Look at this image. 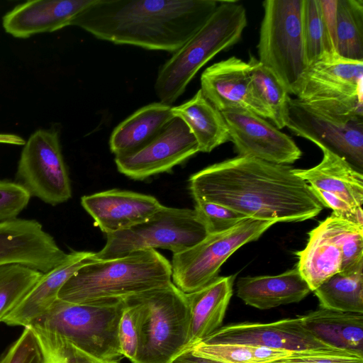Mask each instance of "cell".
Returning <instances> with one entry per match:
<instances>
[{
  "label": "cell",
  "mask_w": 363,
  "mask_h": 363,
  "mask_svg": "<svg viewBox=\"0 0 363 363\" xmlns=\"http://www.w3.org/2000/svg\"><path fill=\"white\" fill-rule=\"evenodd\" d=\"M272 363H363V357L344 350L298 351Z\"/></svg>",
  "instance_id": "38"
},
{
  "label": "cell",
  "mask_w": 363,
  "mask_h": 363,
  "mask_svg": "<svg viewBox=\"0 0 363 363\" xmlns=\"http://www.w3.org/2000/svg\"><path fill=\"white\" fill-rule=\"evenodd\" d=\"M319 307L363 313V268L350 272H338L315 291Z\"/></svg>",
  "instance_id": "28"
},
{
  "label": "cell",
  "mask_w": 363,
  "mask_h": 363,
  "mask_svg": "<svg viewBox=\"0 0 363 363\" xmlns=\"http://www.w3.org/2000/svg\"><path fill=\"white\" fill-rule=\"evenodd\" d=\"M254 87L271 114L270 121L278 129L286 126L291 97L285 86L258 59L247 62Z\"/></svg>",
  "instance_id": "30"
},
{
  "label": "cell",
  "mask_w": 363,
  "mask_h": 363,
  "mask_svg": "<svg viewBox=\"0 0 363 363\" xmlns=\"http://www.w3.org/2000/svg\"><path fill=\"white\" fill-rule=\"evenodd\" d=\"M221 113L238 156L282 165L301 158L302 152L295 142L267 119L238 108Z\"/></svg>",
  "instance_id": "14"
},
{
  "label": "cell",
  "mask_w": 363,
  "mask_h": 363,
  "mask_svg": "<svg viewBox=\"0 0 363 363\" xmlns=\"http://www.w3.org/2000/svg\"><path fill=\"white\" fill-rule=\"evenodd\" d=\"M189 350L195 355L219 363H255L249 345L199 342Z\"/></svg>",
  "instance_id": "35"
},
{
  "label": "cell",
  "mask_w": 363,
  "mask_h": 363,
  "mask_svg": "<svg viewBox=\"0 0 363 363\" xmlns=\"http://www.w3.org/2000/svg\"><path fill=\"white\" fill-rule=\"evenodd\" d=\"M337 54L363 62V1L337 0Z\"/></svg>",
  "instance_id": "29"
},
{
  "label": "cell",
  "mask_w": 363,
  "mask_h": 363,
  "mask_svg": "<svg viewBox=\"0 0 363 363\" xmlns=\"http://www.w3.org/2000/svg\"><path fill=\"white\" fill-rule=\"evenodd\" d=\"M81 204L106 235L146 221L162 206L154 196L120 189L84 196Z\"/></svg>",
  "instance_id": "18"
},
{
  "label": "cell",
  "mask_w": 363,
  "mask_h": 363,
  "mask_svg": "<svg viewBox=\"0 0 363 363\" xmlns=\"http://www.w3.org/2000/svg\"><path fill=\"white\" fill-rule=\"evenodd\" d=\"M30 327L41 345L47 363H120L97 358L56 333Z\"/></svg>",
  "instance_id": "33"
},
{
  "label": "cell",
  "mask_w": 363,
  "mask_h": 363,
  "mask_svg": "<svg viewBox=\"0 0 363 363\" xmlns=\"http://www.w3.org/2000/svg\"><path fill=\"white\" fill-rule=\"evenodd\" d=\"M303 0H266L257 45L259 61L285 86L289 94L307 67L302 12Z\"/></svg>",
  "instance_id": "7"
},
{
  "label": "cell",
  "mask_w": 363,
  "mask_h": 363,
  "mask_svg": "<svg viewBox=\"0 0 363 363\" xmlns=\"http://www.w3.org/2000/svg\"><path fill=\"white\" fill-rule=\"evenodd\" d=\"M218 4L216 0H94L70 26L115 44L174 53Z\"/></svg>",
  "instance_id": "2"
},
{
  "label": "cell",
  "mask_w": 363,
  "mask_h": 363,
  "mask_svg": "<svg viewBox=\"0 0 363 363\" xmlns=\"http://www.w3.org/2000/svg\"><path fill=\"white\" fill-rule=\"evenodd\" d=\"M207 235L194 209L162 206L146 221L107 234L106 245L95 255L99 260H108L156 248L177 254L197 244Z\"/></svg>",
  "instance_id": "9"
},
{
  "label": "cell",
  "mask_w": 363,
  "mask_h": 363,
  "mask_svg": "<svg viewBox=\"0 0 363 363\" xmlns=\"http://www.w3.org/2000/svg\"><path fill=\"white\" fill-rule=\"evenodd\" d=\"M200 89L220 112L238 108L271 119L254 87L248 63L235 56L207 67L201 76Z\"/></svg>",
  "instance_id": "17"
},
{
  "label": "cell",
  "mask_w": 363,
  "mask_h": 363,
  "mask_svg": "<svg viewBox=\"0 0 363 363\" xmlns=\"http://www.w3.org/2000/svg\"><path fill=\"white\" fill-rule=\"evenodd\" d=\"M311 190L324 207L333 210L332 214L350 222L363 225L362 208L354 207L338 196L325 191L312 188Z\"/></svg>",
  "instance_id": "40"
},
{
  "label": "cell",
  "mask_w": 363,
  "mask_h": 363,
  "mask_svg": "<svg viewBox=\"0 0 363 363\" xmlns=\"http://www.w3.org/2000/svg\"><path fill=\"white\" fill-rule=\"evenodd\" d=\"M118 340L123 357L132 362L138 350L136 318L133 308L125 302L118 326Z\"/></svg>",
  "instance_id": "39"
},
{
  "label": "cell",
  "mask_w": 363,
  "mask_h": 363,
  "mask_svg": "<svg viewBox=\"0 0 363 363\" xmlns=\"http://www.w3.org/2000/svg\"><path fill=\"white\" fill-rule=\"evenodd\" d=\"M123 308V299L75 303L57 298L30 326L56 333L97 358L121 361L118 326Z\"/></svg>",
  "instance_id": "6"
},
{
  "label": "cell",
  "mask_w": 363,
  "mask_h": 363,
  "mask_svg": "<svg viewBox=\"0 0 363 363\" xmlns=\"http://www.w3.org/2000/svg\"><path fill=\"white\" fill-rule=\"evenodd\" d=\"M275 223L246 218L228 230L208 235L194 246L173 254L172 283L184 294L200 289L218 277L220 267L231 255L246 243L257 240Z\"/></svg>",
  "instance_id": "10"
},
{
  "label": "cell",
  "mask_w": 363,
  "mask_h": 363,
  "mask_svg": "<svg viewBox=\"0 0 363 363\" xmlns=\"http://www.w3.org/2000/svg\"><path fill=\"white\" fill-rule=\"evenodd\" d=\"M292 169L237 156L192 174L189 187L194 200L224 206L249 218L276 223L313 218L324 206Z\"/></svg>",
  "instance_id": "1"
},
{
  "label": "cell",
  "mask_w": 363,
  "mask_h": 363,
  "mask_svg": "<svg viewBox=\"0 0 363 363\" xmlns=\"http://www.w3.org/2000/svg\"><path fill=\"white\" fill-rule=\"evenodd\" d=\"M0 363H47L41 345L30 326L24 328L20 337L0 358Z\"/></svg>",
  "instance_id": "36"
},
{
  "label": "cell",
  "mask_w": 363,
  "mask_h": 363,
  "mask_svg": "<svg viewBox=\"0 0 363 363\" xmlns=\"http://www.w3.org/2000/svg\"><path fill=\"white\" fill-rule=\"evenodd\" d=\"M172 113L186 123L198 143L199 152H210L230 141L222 113L205 97L201 89L191 99L172 106Z\"/></svg>",
  "instance_id": "27"
},
{
  "label": "cell",
  "mask_w": 363,
  "mask_h": 363,
  "mask_svg": "<svg viewBox=\"0 0 363 363\" xmlns=\"http://www.w3.org/2000/svg\"><path fill=\"white\" fill-rule=\"evenodd\" d=\"M43 274L19 264L0 266V322L36 285Z\"/></svg>",
  "instance_id": "31"
},
{
  "label": "cell",
  "mask_w": 363,
  "mask_h": 363,
  "mask_svg": "<svg viewBox=\"0 0 363 363\" xmlns=\"http://www.w3.org/2000/svg\"><path fill=\"white\" fill-rule=\"evenodd\" d=\"M323 25L325 31L328 55L337 54V0H320Z\"/></svg>",
  "instance_id": "41"
},
{
  "label": "cell",
  "mask_w": 363,
  "mask_h": 363,
  "mask_svg": "<svg viewBox=\"0 0 363 363\" xmlns=\"http://www.w3.org/2000/svg\"><path fill=\"white\" fill-rule=\"evenodd\" d=\"M31 196L21 184L0 180V223L17 218L27 206Z\"/></svg>",
  "instance_id": "37"
},
{
  "label": "cell",
  "mask_w": 363,
  "mask_h": 363,
  "mask_svg": "<svg viewBox=\"0 0 363 363\" xmlns=\"http://www.w3.org/2000/svg\"><path fill=\"white\" fill-rule=\"evenodd\" d=\"M99 261L95 252L72 251L67 259L44 273L36 285L1 322L11 326H30L58 298L60 290L83 266Z\"/></svg>",
  "instance_id": "21"
},
{
  "label": "cell",
  "mask_w": 363,
  "mask_h": 363,
  "mask_svg": "<svg viewBox=\"0 0 363 363\" xmlns=\"http://www.w3.org/2000/svg\"><path fill=\"white\" fill-rule=\"evenodd\" d=\"M123 301L136 318L138 350L131 363H171L187 350L190 310L186 294L172 281Z\"/></svg>",
  "instance_id": "4"
},
{
  "label": "cell",
  "mask_w": 363,
  "mask_h": 363,
  "mask_svg": "<svg viewBox=\"0 0 363 363\" xmlns=\"http://www.w3.org/2000/svg\"><path fill=\"white\" fill-rule=\"evenodd\" d=\"M68 255L35 220L17 218L0 223V266L19 264L46 273Z\"/></svg>",
  "instance_id": "16"
},
{
  "label": "cell",
  "mask_w": 363,
  "mask_h": 363,
  "mask_svg": "<svg viewBox=\"0 0 363 363\" xmlns=\"http://www.w3.org/2000/svg\"><path fill=\"white\" fill-rule=\"evenodd\" d=\"M202 341L260 346L293 352L341 350L316 338L303 326L298 316L271 323L229 324L220 327Z\"/></svg>",
  "instance_id": "15"
},
{
  "label": "cell",
  "mask_w": 363,
  "mask_h": 363,
  "mask_svg": "<svg viewBox=\"0 0 363 363\" xmlns=\"http://www.w3.org/2000/svg\"><path fill=\"white\" fill-rule=\"evenodd\" d=\"M311 291L297 268L274 276L240 277L236 283L238 297L260 310L298 303Z\"/></svg>",
  "instance_id": "22"
},
{
  "label": "cell",
  "mask_w": 363,
  "mask_h": 363,
  "mask_svg": "<svg viewBox=\"0 0 363 363\" xmlns=\"http://www.w3.org/2000/svg\"><path fill=\"white\" fill-rule=\"evenodd\" d=\"M194 201V210L203 224L208 235L224 232L249 218L220 204L200 199Z\"/></svg>",
  "instance_id": "34"
},
{
  "label": "cell",
  "mask_w": 363,
  "mask_h": 363,
  "mask_svg": "<svg viewBox=\"0 0 363 363\" xmlns=\"http://www.w3.org/2000/svg\"><path fill=\"white\" fill-rule=\"evenodd\" d=\"M286 127L296 135L342 157L362 173L363 118L330 115L291 98Z\"/></svg>",
  "instance_id": "12"
},
{
  "label": "cell",
  "mask_w": 363,
  "mask_h": 363,
  "mask_svg": "<svg viewBox=\"0 0 363 363\" xmlns=\"http://www.w3.org/2000/svg\"><path fill=\"white\" fill-rule=\"evenodd\" d=\"M293 94L320 112L363 118V62L325 56L306 67Z\"/></svg>",
  "instance_id": "8"
},
{
  "label": "cell",
  "mask_w": 363,
  "mask_h": 363,
  "mask_svg": "<svg viewBox=\"0 0 363 363\" xmlns=\"http://www.w3.org/2000/svg\"><path fill=\"white\" fill-rule=\"evenodd\" d=\"M250 347L255 363H272L291 357L298 352L260 346H250Z\"/></svg>",
  "instance_id": "42"
},
{
  "label": "cell",
  "mask_w": 363,
  "mask_h": 363,
  "mask_svg": "<svg viewBox=\"0 0 363 363\" xmlns=\"http://www.w3.org/2000/svg\"><path fill=\"white\" fill-rule=\"evenodd\" d=\"M323 158L309 169H294L293 172L312 189L325 191L342 199L351 206L362 208L363 175L345 159L319 147Z\"/></svg>",
  "instance_id": "24"
},
{
  "label": "cell",
  "mask_w": 363,
  "mask_h": 363,
  "mask_svg": "<svg viewBox=\"0 0 363 363\" xmlns=\"http://www.w3.org/2000/svg\"><path fill=\"white\" fill-rule=\"evenodd\" d=\"M94 0H33L16 6L2 18L5 31L18 38L51 33L70 26Z\"/></svg>",
  "instance_id": "20"
},
{
  "label": "cell",
  "mask_w": 363,
  "mask_h": 363,
  "mask_svg": "<svg viewBox=\"0 0 363 363\" xmlns=\"http://www.w3.org/2000/svg\"><path fill=\"white\" fill-rule=\"evenodd\" d=\"M302 34L307 67L328 55L320 0H303Z\"/></svg>",
  "instance_id": "32"
},
{
  "label": "cell",
  "mask_w": 363,
  "mask_h": 363,
  "mask_svg": "<svg viewBox=\"0 0 363 363\" xmlns=\"http://www.w3.org/2000/svg\"><path fill=\"white\" fill-rule=\"evenodd\" d=\"M174 117L172 106L152 103L137 110L112 132L109 146L116 155L134 151L154 138Z\"/></svg>",
  "instance_id": "26"
},
{
  "label": "cell",
  "mask_w": 363,
  "mask_h": 363,
  "mask_svg": "<svg viewBox=\"0 0 363 363\" xmlns=\"http://www.w3.org/2000/svg\"><path fill=\"white\" fill-rule=\"evenodd\" d=\"M16 178L31 196L50 205L62 203L72 197L56 130L40 129L30 136L21 154Z\"/></svg>",
  "instance_id": "11"
},
{
  "label": "cell",
  "mask_w": 363,
  "mask_h": 363,
  "mask_svg": "<svg viewBox=\"0 0 363 363\" xmlns=\"http://www.w3.org/2000/svg\"><path fill=\"white\" fill-rule=\"evenodd\" d=\"M298 317L303 326L320 341L363 357V313L319 307Z\"/></svg>",
  "instance_id": "25"
},
{
  "label": "cell",
  "mask_w": 363,
  "mask_h": 363,
  "mask_svg": "<svg viewBox=\"0 0 363 363\" xmlns=\"http://www.w3.org/2000/svg\"><path fill=\"white\" fill-rule=\"evenodd\" d=\"M246 26L242 4L219 1L207 21L160 68L155 89L160 102L172 106L204 65L240 40Z\"/></svg>",
  "instance_id": "5"
},
{
  "label": "cell",
  "mask_w": 363,
  "mask_h": 363,
  "mask_svg": "<svg viewBox=\"0 0 363 363\" xmlns=\"http://www.w3.org/2000/svg\"><path fill=\"white\" fill-rule=\"evenodd\" d=\"M296 255V268L311 291L340 272L342 262L340 218L331 213L321 221L309 232L305 248Z\"/></svg>",
  "instance_id": "19"
},
{
  "label": "cell",
  "mask_w": 363,
  "mask_h": 363,
  "mask_svg": "<svg viewBox=\"0 0 363 363\" xmlns=\"http://www.w3.org/2000/svg\"><path fill=\"white\" fill-rule=\"evenodd\" d=\"M235 277H216L200 289L186 294L191 314L187 350L221 327Z\"/></svg>",
  "instance_id": "23"
},
{
  "label": "cell",
  "mask_w": 363,
  "mask_h": 363,
  "mask_svg": "<svg viewBox=\"0 0 363 363\" xmlns=\"http://www.w3.org/2000/svg\"><path fill=\"white\" fill-rule=\"evenodd\" d=\"M172 281L170 262L153 249L81 267L63 285L58 298L75 303L123 299Z\"/></svg>",
  "instance_id": "3"
},
{
  "label": "cell",
  "mask_w": 363,
  "mask_h": 363,
  "mask_svg": "<svg viewBox=\"0 0 363 363\" xmlns=\"http://www.w3.org/2000/svg\"><path fill=\"white\" fill-rule=\"evenodd\" d=\"M171 363H219L213 360L195 355L188 349L179 354Z\"/></svg>",
  "instance_id": "43"
},
{
  "label": "cell",
  "mask_w": 363,
  "mask_h": 363,
  "mask_svg": "<svg viewBox=\"0 0 363 363\" xmlns=\"http://www.w3.org/2000/svg\"><path fill=\"white\" fill-rule=\"evenodd\" d=\"M199 151L198 143L186 123L174 116L150 141L125 155L116 156L118 170L143 180L169 172Z\"/></svg>",
  "instance_id": "13"
}]
</instances>
